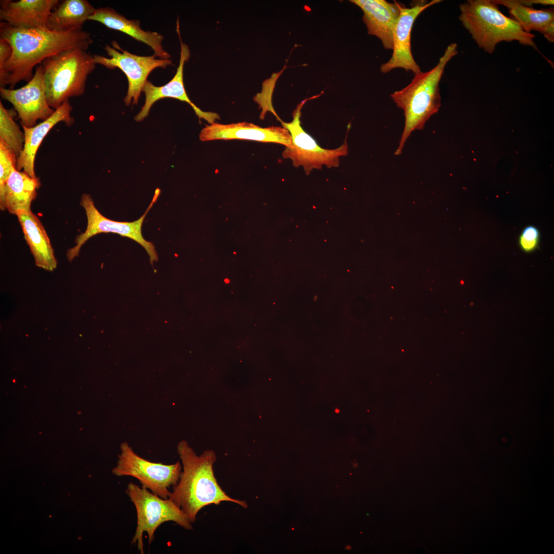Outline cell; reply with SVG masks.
Instances as JSON below:
<instances>
[{"label":"cell","mask_w":554,"mask_h":554,"mask_svg":"<svg viewBox=\"0 0 554 554\" xmlns=\"http://www.w3.org/2000/svg\"><path fill=\"white\" fill-rule=\"evenodd\" d=\"M0 38L8 41L12 49L10 58L0 71L1 88L9 85L10 89L21 81L28 82L33 76V68L47 58L71 49L87 50L93 43L90 34L82 29L17 28L4 22L0 23Z\"/></svg>","instance_id":"1"},{"label":"cell","mask_w":554,"mask_h":554,"mask_svg":"<svg viewBox=\"0 0 554 554\" xmlns=\"http://www.w3.org/2000/svg\"><path fill=\"white\" fill-rule=\"evenodd\" d=\"M177 451L183 471L168 498L183 511L191 524L195 522L200 510L210 504L228 501L248 507L246 501L230 497L217 483L213 469L216 460L213 451L205 450L197 456L184 440L179 443Z\"/></svg>","instance_id":"2"},{"label":"cell","mask_w":554,"mask_h":554,"mask_svg":"<svg viewBox=\"0 0 554 554\" xmlns=\"http://www.w3.org/2000/svg\"><path fill=\"white\" fill-rule=\"evenodd\" d=\"M457 53V44L451 43L434 68L414 74L409 85L390 95L397 106L403 110L405 119L395 155L401 154L411 133L422 130L426 122L438 111L441 105L439 83L447 64Z\"/></svg>","instance_id":"3"},{"label":"cell","mask_w":554,"mask_h":554,"mask_svg":"<svg viewBox=\"0 0 554 554\" xmlns=\"http://www.w3.org/2000/svg\"><path fill=\"white\" fill-rule=\"evenodd\" d=\"M459 19L479 48L492 53L503 41H517L537 49L533 34L524 31L518 22L503 14L490 0H468L460 4Z\"/></svg>","instance_id":"4"},{"label":"cell","mask_w":554,"mask_h":554,"mask_svg":"<svg viewBox=\"0 0 554 554\" xmlns=\"http://www.w3.org/2000/svg\"><path fill=\"white\" fill-rule=\"evenodd\" d=\"M41 65L47 102L54 110L70 97L84 93L88 76L95 67L93 55L81 48L63 51Z\"/></svg>","instance_id":"5"},{"label":"cell","mask_w":554,"mask_h":554,"mask_svg":"<svg viewBox=\"0 0 554 554\" xmlns=\"http://www.w3.org/2000/svg\"><path fill=\"white\" fill-rule=\"evenodd\" d=\"M126 492L135 506L137 525L131 544H136L138 550L144 553L143 535L146 532L148 543L154 539V533L160 525L165 522L173 521L185 529H192L183 511L170 499H163L130 482Z\"/></svg>","instance_id":"6"},{"label":"cell","mask_w":554,"mask_h":554,"mask_svg":"<svg viewBox=\"0 0 554 554\" xmlns=\"http://www.w3.org/2000/svg\"><path fill=\"white\" fill-rule=\"evenodd\" d=\"M161 190L157 188L152 201L143 215L138 220L132 222H119L107 219L95 207L92 198L89 194L83 193L81 197L80 205L85 211L87 225L85 231L77 235L75 245L67 252L68 260L71 262L78 256L83 245L92 236L102 233H113L131 239L140 244L149 256L151 264L158 261V256L152 243L145 240L142 232L144 219L148 212L156 202Z\"/></svg>","instance_id":"7"},{"label":"cell","mask_w":554,"mask_h":554,"mask_svg":"<svg viewBox=\"0 0 554 554\" xmlns=\"http://www.w3.org/2000/svg\"><path fill=\"white\" fill-rule=\"evenodd\" d=\"M320 95L321 94L300 103L292 113L293 120L291 122H280L283 127L289 132L292 138V146L285 147L282 153L283 157L291 159L295 167L303 166L307 175L313 169H321L323 165L328 168L338 167L339 157L346 155L348 153L346 140L343 144L337 149H324L302 128L300 121L302 108L307 101Z\"/></svg>","instance_id":"8"},{"label":"cell","mask_w":554,"mask_h":554,"mask_svg":"<svg viewBox=\"0 0 554 554\" xmlns=\"http://www.w3.org/2000/svg\"><path fill=\"white\" fill-rule=\"evenodd\" d=\"M178 461L172 464L152 462L137 454L128 443L121 445L117 465L112 472L117 476H131L137 479L141 487L163 499H168L169 488L175 485L182 472Z\"/></svg>","instance_id":"9"},{"label":"cell","mask_w":554,"mask_h":554,"mask_svg":"<svg viewBox=\"0 0 554 554\" xmlns=\"http://www.w3.org/2000/svg\"><path fill=\"white\" fill-rule=\"evenodd\" d=\"M112 47L106 45L104 47L109 58L97 54L93 55L94 62L113 69L117 68L126 75L128 82L127 93L124 101L129 106L137 104L141 91L148 81L149 74L157 68H165L172 65L170 59L156 58L151 56H140L123 50L115 41Z\"/></svg>","instance_id":"10"},{"label":"cell","mask_w":554,"mask_h":554,"mask_svg":"<svg viewBox=\"0 0 554 554\" xmlns=\"http://www.w3.org/2000/svg\"><path fill=\"white\" fill-rule=\"evenodd\" d=\"M1 96L14 107L21 125H36L38 120L49 118L55 110L48 104L43 68L38 66L32 78L24 86L16 89L0 88Z\"/></svg>","instance_id":"11"},{"label":"cell","mask_w":554,"mask_h":554,"mask_svg":"<svg viewBox=\"0 0 554 554\" xmlns=\"http://www.w3.org/2000/svg\"><path fill=\"white\" fill-rule=\"evenodd\" d=\"M440 0L429 2H418L411 8L406 7L398 2L400 14L393 34L392 54L390 58L380 67L382 73H387L395 68H402L414 74L421 72V68L413 57L411 49V34L412 26L417 17L427 8L440 3Z\"/></svg>","instance_id":"12"},{"label":"cell","mask_w":554,"mask_h":554,"mask_svg":"<svg viewBox=\"0 0 554 554\" xmlns=\"http://www.w3.org/2000/svg\"><path fill=\"white\" fill-rule=\"evenodd\" d=\"M176 31L181 42V51L180 63L176 73L171 80L162 86H154L149 81L146 82L142 89L145 95V103L134 120L136 122H141L148 116L151 107L156 101L161 98L169 97L188 103L200 119L203 118L212 124L216 119H220L219 115L215 113L203 111L191 102L187 94L184 84L183 70L185 63L189 58L190 53L188 46L181 41L178 21Z\"/></svg>","instance_id":"13"},{"label":"cell","mask_w":554,"mask_h":554,"mask_svg":"<svg viewBox=\"0 0 554 554\" xmlns=\"http://www.w3.org/2000/svg\"><path fill=\"white\" fill-rule=\"evenodd\" d=\"M199 137L202 142L238 139L278 143L284 145L286 147L292 146L291 136L288 130L283 127L262 128L247 122L230 124L214 122L206 125L201 130Z\"/></svg>","instance_id":"14"},{"label":"cell","mask_w":554,"mask_h":554,"mask_svg":"<svg viewBox=\"0 0 554 554\" xmlns=\"http://www.w3.org/2000/svg\"><path fill=\"white\" fill-rule=\"evenodd\" d=\"M58 0L1 1L0 19L17 28H47Z\"/></svg>","instance_id":"15"},{"label":"cell","mask_w":554,"mask_h":554,"mask_svg":"<svg viewBox=\"0 0 554 554\" xmlns=\"http://www.w3.org/2000/svg\"><path fill=\"white\" fill-rule=\"evenodd\" d=\"M363 12L368 33L379 38L385 49L393 48V34L400 10L398 2L385 0H351Z\"/></svg>","instance_id":"16"},{"label":"cell","mask_w":554,"mask_h":554,"mask_svg":"<svg viewBox=\"0 0 554 554\" xmlns=\"http://www.w3.org/2000/svg\"><path fill=\"white\" fill-rule=\"evenodd\" d=\"M72 110V107L68 100L56 109L49 118L32 127L22 125L25 140L23 150L17 159V170L23 169L31 177H37L35 173L34 162L38 148L47 133L57 123L63 122L69 126L74 123V118L70 115Z\"/></svg>","instance_id":"17"},{"label":"cell","mask_w":554,"mask_h":554,"mask_svg":"<svg viewBox=\"0 0 554 554\" xmlns=\"http://www.w3.org/2000/svg\"><path fill=\"white\" fill-rule=\"evenodd\" d=\"M88 20L100 22L108 28L127 34L140 42L146 44L153 50L154 55L161 59H169L171 55L164 49L163 36L156 32L144 31L138 21L128 19L124 16L109 7L96 9Z\"/></svg>","instance_id":"18"},{"label":"cell","mask_w":554,"mask_h":554,"mask_svg":"<svg viewBox=\"0 0 554 554\" xmlns=\"http://www.w3.org/2000/svg\"><path fill=\"white\" fill-rule=\"evenodd\" d=\"M16 216L36 266L53 271L56 268L57 261L49 237L39 219L31 210L21 212Z\"/></svg>","instance_id":"19"},{"label":"cell","mask_w":554,"mask_h":554,"mask_svg":"<svg viewBox=\"0 0 554 554\" xmlns=\"http://www.w3.org/2000/svg\"><path fill=\"white\" fill-rule=\"evenodd\" d=\"M40 184L38 177L32 178L26 172L15 169L0 193L1 209L16 215L21 212L31 210V204Z\"/></svg>","instance_id":"20"},{"label":"cell","mask_w":554,"mask_h":554,"mask_svg":"<svg viewBox=\"0 0 554 554\" xmlns=\"http://www.w3.org/2000/svg\"><path fill=\"white\" fill-rule=\"evenodd\" d=\"M509 9L511 18L519 23L528 33L535 30L542 33L550 42H554V10L553 8L535 9L520 4L518 0H493Z\"/></svg>","instance_id":"21"},{"label":"cell","mask_w":554,"mask_h":554,"mask_svg":"<svg viewBox=\"0 0 554 554\" xmlns=\"http://www.w3.org/2000/svg\"><path fill=\"white\" fill-rule=\"evenodd\" d=\"M96 9L86 0H65L51 12L47 28L54 31L82 29Z\"/></svg>","instance_id":"22"},{"label":"cell","mask_w":554,"mask_h":554,"mask_svg":"<svg viewBox=\"0 0 554 554\" xmlns=\"http://www.w3.org/2000/svg\"><path fill=\"white\" fill-rule=\"evenodd\" d=\"M25 134L15 122L12 112L0 101V141L7 145L17 158L23 150Z\"/></svg>","instance_id":"23"},{"label":"cell","mask_w":554,"mask_h":554,"mask_svg":"<svg viewBox=\"0 0 554 554\" xmlns=\"http://www.w3.org/2000/svg\"><path fill=\"white\" fill-rule=\"evenodd\" d=\"M17 159L13 151L0 141V193L11 173L16 169Z\"/></svg>","instance_id":"24"},{"label":"cell","mask_w":554,"mask_h":554,"mask_svg":"<svg viewBox=\"0 0 554 554\" xmlns=\"http://www.w3.org/2000/svg\"><path fill=\"white\" fill-rule=\"evenodd\" d=\"M539 239V232L534 226H529L523 230L519 238V244L523 250L530 252L536 249Z\"/></svg>","instance_id":"25"},{"label":"cell","mask_w":554,"mask_h":554,"mask_svg":"<svg viewBox=\"0 0 554 554\" xmlns=\"http://www.w3.org/2000/svg\"><path fill=\"white\" fill-rule=\"evenodd\" d=\"M12 53L11 46L6 39L0 38V71L10 58Z\"/></svg>","instance_id":"26"},{"label":"cell","mask_w":554,"mask_h":554,"mask_svg":"<svg viewBox=\"0 0 554 554\" xmlns=\"http://www.w3.org/2000/svg\"><path fill=\"white\" fill-rule=\"evenodd\" d=\"M225 282L226 283H228L229 282V280L228 279H226L225 280Z\"/></svg>","instance_id":"27"}]
</instances>
